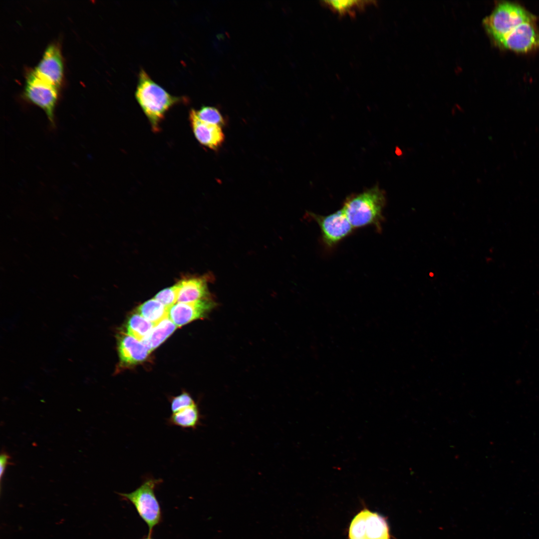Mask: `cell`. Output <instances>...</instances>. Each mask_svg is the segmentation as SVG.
<instances>
[{
	"instance_id": "1",
	"label": "cell",
	"mask_w": 539,
	"mask_h": 539,
	"mask_svg": "<svg viewBox=\"0 0 539 539\" xmlns=\"http://www.w3.org/2000/svg\"><path fill=\"white\" fill-rule=\"evenodd\" d=\"M136 99L147 118L153 132H160L162 122L167 112L174 105L187 104L189 99L185 96H176L166 91L155 82L141 68L135 92Z\"/></svg>"
},
{
	"instance_id": "2",
	"label": "cell",
	"mask_w": 539,
	"mask_h": 539,
	"mask_svg": "<svg viewBox=\"0 0 539 539\" xmlns=\"http://www.w3.org/2000/svg\"><path fill=\"white\" fill-rule=\"evenodd\" d=\"M385 204L384 192L374 187L347 198L341 209L354 229L371 226L380 232Z\"/></svg>"
},
{
	"instance_id": "3",
	"label": "cell",
	"mask_w": 539,
	"mask_h": 539,
	"mask_svg": "<svg viewBox=\"0 0 539 539\" xmlns=\"http://www.w3.org/2000/svg\"><path fill=\"white\" fill-rule=\"evenodd\" d=\"M535 15L521 5L508 1L499 3L483 20L484 26L495 43L501 40L521 24L536 20Z\"/></svg>"
},
{
	"instance_id": "4",
	"label": "cell",
	"mask_w": 539,
	"mask_h": 539,
	"mask_svg": "<svg viewBox=\"0 0 539 539\" xmlns=\"http://www.w3.org/2000/svg\"><path fill=\"white\" fill-rule=\"evenodd\" d=\"M162 482L161 479L147 478L133 492L118 493L123 499L134 506L140 518L147 524L149 536L162 521L160 505L155 493L156 487Z\"/></svg>"
},
{
	"instance_id": "5",
	"label": "cell",
	"mask_w": 539,
	"mask_h": 539,
	"mask_svg": "<svg viewBox=\"0 0 539 539\" xmlns=\"http://www.w3.org/2000/svg\"><path fill=\"white\" fill-rule=\"evenodd\" d=\"M57 89L34 70L28 73L24 86L25 97L43 109L53 128L55 127L54 110L57 98Z\"/></svg>"
},
{
	"instance_id": "6",
	"label": "cell",
	"mask_w": 539,
	"mask_h": 539,
	"mask_svg": "<svg viewBox=\"0 0 539 539\" xmlns=\"http://www.w3.org/2000/svg\"><path fill=\"white\" fill-rule=\"evenodd\" d=\"M349 539H390L385 519L376 513L365 509L352 520L349 529Z\"/></svg>"
},
{
	"instance_id": "7",
	"label": "cell",
	"mask_w": 539,
	"mask_h": 539,
	"mask_svg": "<svg viewBox=\"0 0 539 539\" xmlns=\"http://www.w3.org/2000/svg\"><path fill=\"white\" fill-rule=\"evenodd\" d=\"M309 216L318 225L322 241L329 248L350 235L354 229L342 209L326 216L311 213Z\"/></svg>"
},
{
	"instance_id": "8",
	"label": "cell",
	"mask_w": 539,
	"mask_h": 539,
	"mask_svg": "<svg viewBox=\"0 0 539 539\" xmlns=\"http://www.w3.org/2000/svg\"><path fill=\"white\" fill-rule=\"evenodd\" d=\"M498 45L516 52H527L539 48V31L536 20L524 22L505 36Z\"/></svg>"
},
{
	"instance_id": "9",
	"label": "cell",
	"mask_w": 539,
	"mask_h": 539,
	"mask_svg": "<svg viewBox=\"0 0 539 539\" xmlns=\"http://www.w3.org/2000/svg\"><path fill=\"white\" fill-rule=\"evenodd\" d=\"M216 306V303L211 297L193 302H179L169 308L168 317L177 327H180L204 318Z\"/></svg>"
},
{
	"instance_id": "10",
	"label": "cell",
	"mask_w": 539,
	"mask_h": 539,
	"mask_svg": "<svg viewBox=\"0 0 539 539\" xmlns=\"http://www.w3.org/2000/svg\"><path fill=\"white\" fill-rule=\"evenodd\" d=\"M33 70L57 88L59 87L63 75V63L59 49L55 44L48 45Z\"/></svg>"
},
{
	"instance_id": "11",
	"label": "cell",
	"mask_w": 539,
	"mask_h": 539,
	"mask_svg": "<svg viewBox=\"0 0 539 539\" xmlns=\"http://www.w3.org/2000/svg\"><path fill=\"white\" fill-rule=\"evenodd\" d=\"M189 119L193 133L201 145L215 150L221 146L225 139L221 126L202 121L193 108L189 111Z\"/></svg>"
},
{
	"instance_id": "12",
	"label": "cell",
	"mask_w": 539,
	"mask_h": 539,
	"mask_svg": "<svg viewBox=\"0 0 539 539\" xmlns=\"http://www.w3.org/2000/svg\"><path fill=\"white\" fill-rule=\"evenodd\" d=\"M117 345L123 365H132L143 362L150 352L142 342L122 332L117 335Z\"/></svg>"
},
{
	"instance_id": "13",
	"label": "cell",
	"mask_w": 539,
	"mask_h": 539,
	"mask_svg": "<svg viewBox=\"0 0 539 539\" xmlns=\"http://www.w3.org/2000/svg\"><path fill=\"white\" fill-rule=\"evenodd\" d=\"M205 276L191 277L182 279L176 284L177 288V301L190 303L211 297L208 289Z\"/></svg>"
},
{
	"instance_id": "14",
	"label": "cell",
	"mask_w": 539,
	"mask_h": 539,
	"mask_svg": "<svg viewBox=\"0 0 539 539\" xmlns=\"http://www.w3.org/2000/svg\"><path fill=\"white\" fill-rule=\"evenodd\" d=\"M176 327L169 317H167L156 325L141 342L151 352L164 342Z\"/></svg>"
},
{
	"instance_id": "15",
	"label": "cell",
	"mask_w": 539,
	"mask_h": 539,
	"mask_svg": "<svg viewBox=\"0 0 539 539\" xmlns=\"http://www.w3.org/2000/svg\"><path fill=\"white\" fill-rule=\"evenodd\" d=\"M201 417L199 408L196 404L172 413L168 419V423L183 429H196L201 423Z\"/></svg>"
},
{
	"instance_id": "16",
	"label": "cell",
	"mask_w": 539,
	"mask_h": 539,
	"mask_svg": "<svg viewBox=\"0 0 539 539\" xmlns=\"http://www.w3.org/2000/svg\"><path fill=\"white\" fill-rule=\"evenodd\" d=\"M375 3V1L371 0H324L321 4L340 16H354L367 6Z\"/></svg>"
},
{
	"instance_id": "17",
	"label": "cell",
	"mask_w": 539,
	"mask_h": 539,
	"mask_svg": "<svg viewBox=\"0 0 539 539\" xmlns=\"http://www.w3.org/2000/svg\"><path fill=\"white\" fill-rule=\"evenodd\" d=\"M169 309L155 298L146 301L138 306L137 313L155 326L168 317Z\"/></svg>"
},
{
	"instance_id": "18",
	"label": "cell",
	"mask_w": 539,
	"mask_h": 539,
	"mask_svg": "<svg viewBox=\"0 0 539 539\" xmlns=\"http://www.w3.org/2000/svg\"><path fill=\"white\" fill-rule=\"evenodd\" d=\"M154 326L152 322L137 313L128 318L126 324V333L142 341Z\"/></svg>"
},
{
	"instance_id": "19",
	"label": "cell",
	"mask_w": 539,
	"mask_h": 539,
	"mask_svg": "<svg viewBox=\"0 0 539 539\" xmlns=\"http://www.w3.org/2000/svg\"><path fill=\"white\" fill-rule=\"evenodd\" d=\"M195 114L202 121L222 126L225 121L223 115L216 107L210 106H203L199 109H195Z\"/></svg>"
},
{
	"instance_id": "20",
	"label": "cell",
	"mask_w": 539,
	"mask_h": 539,
	"mask_svg": "<svg viewBox=\"0 0 539 539\" xmlns=\"http://www.w3.org/2000/svg\"><path fill=\"white\" fill-rule=\"evenodd\" d=\"M196 404L191 395L183 392L179 395L172 397L170 400V407L172 413Z\"/></svg>"
},
{
	"instance_id": "21",
	"label": "cell",
	"mask_w": 539,
	"mask_h": 539,
	"mask_svg": "<svg viewBox=\"0 0 539 539\" xmlns=\"http://www.w3.org/2000/svg\"><path fill=\"white\" fill-rule=\"evenodd\" d=\"M177 288L175 284L160 291L155 296L154 298L169 308L175 304L177 301Z\"/></svg>"
},
{
	"instance_id": "22",
	"label": "cell",
	"mask_w": 539,
	"mask_h": 539,
	"mask_svg": "<svg viewBox=\"0 0 539 539\" xmlns=\"http://www.w3.org/2000/svg\"><path fill=\"white\" fill-rule=\"evenodd\" d=\"M10 456L5 451H2L0 457V477L1 479L6 467L11 465Z\"/></svg>"
},
{
	"instance_id": "23",
	"label": "cell",
	"mask_w": 539,
	"mask_h": 539,
	"mask_svg": "<svg viewBox=\"0 0 539 539\" xmlns=\"http://www.w3.org/2000/svg\"><path fill=\"white\" fill-rule=\"evenodd\" d=\"M142 539H153L152 538L151 536H149L148 535L147 537H144V538H142Z\"/></svg>"
}]
</instances>
